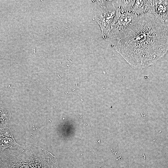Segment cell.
<instances>
[{"instance_id": "cell-1", "label": "cell", "mask_w": 168, "mask_h": 168, "mask_svg": "<svg viewBox=\"0 0 168 168\" xmlns=\"http://www.w3.org/2000/svg\"><path fill=\"white\" fill-rule=\"evenodd\" d=\"M115 50L133 68L149 67L168 51V25L149 13L138 16L117 40Z\"/></svg>"}, {"instance_id": "cell-2", "label": "cell", "mask_w": 168, "mask_h": 168, "mask_svg": "<svg viewBox=\"0 0 168 168\" xmlns=\"http://www.w3.org/2000/svg\"><path fill=\"white\" fill-rule=\"evenodd\" d=\"M0 168H58L55 157L29 143L16 144L1 152Z\"/></svg>"}, {"instance_id": "cell-3", "label": "cell", "mask_w": 168, "mask_h": 168, "mask_svg": "<svg viewBox=\"0 0 168 168\" xmlns=\"http://www.w3.org/2000/svg\"><path fill=\"white\" fill-rule=\"evenodd\" d=\"M98 5L95 19L100 27L101 35L105 39L116 14L117 0H96Z\"/></svg>"}, {"instance_id": "cell-4", "label": "cell", "mask_w": 168, "mask_h": 168, "mask_svg": "<svg viewBox=\"0 0 168 168\" xmlns=\"http://www.w3.org/2000/svg\"><path fill=\"white\" fill-rule=\"evenodd\" d=\"M138 17L132 12L124 11L117 7L115 18L111 25L105 39L118 40Z\"/></svg>"}, {"instance_id": "cell-5", "label": "cell", "mask_w": 168, "mask_h": 168, "mask_svg": "<svg viewBox=\"0 0 168 168\" xmlns=\"http://www.w3.org/2000/svg\"><path fill=\"white\" fill-rule=\"evenodd\" d=\"M149 13L164 23L168 17V0H153Z\"/></svg>"}, {"instance_id": "cell-6", "label": "cell", "mask_w": 168, "mask_h": 168, "mask_svg": "<svg viewBox=\"0 0 168 168\" xmlns=\"http://www.w3.org/2000/svg\"><path fill=\"white\" fill-rule=\"evenodd\" d=\"M1 152L4 150L15 145L16 143L13 138L9 129L1 128Z\"/></svg>"}, {"instance_id": "cell-7", "label": "cell", "mask_w": 168, "mask_h": 168, "mask_svg": "<svg viewBox=\"0 0 168 168\" xmlns=\"http://www.w3.org/2000/svg\"><path fill=\"white\" fill-rule=\"evenodd\" d=\"M152 2L153 0H136L132 12L138 16L149 13Z\"/></svg>"}]
</instances>
